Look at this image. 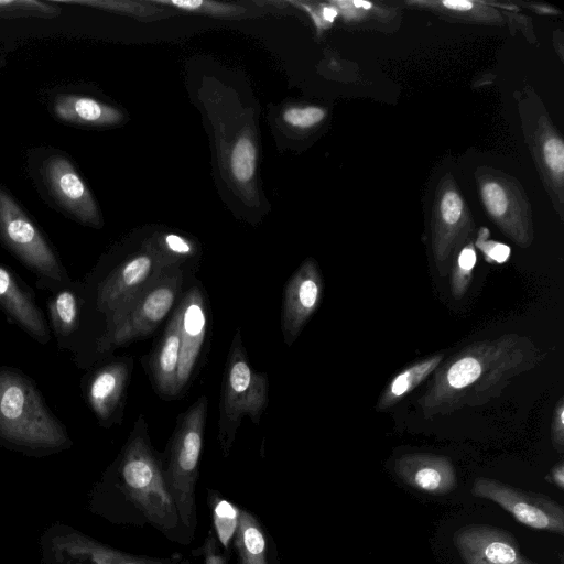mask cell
Here are the masks:
<instances>
[{
    "label": "cell",
    "instance_id": "obj_1",
    "mask_svg": "<svg viewBox=\"0 0 564 564\" xmlns=\"http://www.w3.org/2000/svg\"><path fill=\"white\" fill-rule=\"evenodd\" d=\"M545 357L530 337L514 333L474 341L438 365L417 404L429 420L482 405Z\"/></svg>",
    "mask_w": 564,
    "mask_h": 564
},
{
    "label": "cell",
    "instance_id": "obj_2",
    "mask_svg": "<svg viewBox=\"0 0 564 564\" xmlns=\"http://www.w3.org/2000/svg\"><path fill=\"white\" fill-rule=\"evenodd\" d=\"M119 470L128 498L144 518L162 531L176 529L181 523L177 510L142 414L123 448Z\"/></svg>",
    "mask_w": 564,
    "mask_h": 564
},
{
    "label": "cell",
    "instance_id": "obj_3",
    "mask_svg": "<svg viewBox=\"0 0 564 564\" xmlns=\"http://www.w3.org/2000/svg\"><path fill=\"white\" fill-rule=\"evenodd\" d=\"M0 437L36 449L62 448L69 442L33 382L6 368L0 369Z\"/></svg>",
    "mask_w": 564,
    "mask_h": 564
},
{
    "label": "cell",
    "instance_id": "obj_4",
    "mask_svg": "<svg viewBox=\"0 0 564 564\" xmlns=\"http://www.w3.org/2000/svg\"><path fill=\"white\" fill-rule=\"evenodd\" d=\"M268 402V375L251 367L238 329L231 340L221 382L218 440L224 455L231 448L242 419L247 415L259 424Z\"/></svg>",
    "mask_w": 564,
    "mask_h": 564
},
{
    "label": "cell",
    "instance_id": "obj_5",
    "mask_svg": "<svg viewBox=\"0 0 564 564\" xmlns=\"http://www.w3.org/2000/svg\"><path fill=\"white\" fill-rule=\"evenodd\" d=\"M208 400L198 398L178 416L169 444L164 479L174 500L180 522L191 528L195 513V485L204 442Z\"/></svg>",
    "mask_w": 564,
    "mask_h": 564
},
{
    "label": "cell",
    "instance_id": "obj_6",
    "mask_svg": "<svg viewBox=\"0 0 564 564\" xmlns=\"http://www.w3.org/2000/svg\"><path fill=\"white\" fill-rule=\"evenodd\" d=\"M182 284L181 267L161 271L107 321V330L99 340V349H113L152 334L172 311Z\"/></svg>",
    "mask_w": 564,
    "mask_h": 564
},
{
    "label": "cell",
    "instance_id": "obj_7",
    "mask_svg": "<svg viewBox=\"0 0 564 564\" xmlns=\"http://www.w3.org/2000/svg\"><path fill=\"white\" fill-rule=\"evenodd\" d=\"M0 241L37 274L62 281L64 270L34 221L0 185Z\"/></svg>",
    "mask_w": 564,
    "mask_h": 564
},
{
    "label": "cell",
    "instance_id": "obj_8",
    "mask_svg": "<svg viewBox=\"0 0 564 564\" xmlns=\"http://www.w3.org/2000/svg\"><path fill=\"white\" fill-rule=\"evenodd\" d=\"M471 495L497 503L530 529L564 535V508L543 494L481 476L474 480Z\"/></svg>",
    "mask_w": 564,
    "mask_h": 564
},
{
    "label": "cell",
    "instance_id": "obj_9",
    "mask_svg": "<svg viewBox=\"0 0 564 564\" xmlns=\"http://www.w3.org/2000/svg\"><path fill=\"white\" fill-rule=\"evenodd\" d=\"M36 175L44 192L62 212L85 225H99L96 203L66 154L48 152L39 162Z\"/></svg>",
    "mask_w": 564,
    "mask_h": 564
},
{
    "label": "cell",
    "instance_id": "obj_10",
    "mask_svg": "<svg viewBox=\"0 0 564 564\" xmlns=\"http://www.w3.org/2000/svg\"><path fill=\"white\" fill-rule=\"evenodd\" d=\"M453 544L464 564H541L521 552L511 532L495 525H463L453 533Z\"/></svg>",
    "mask_w": 564,
    "mask_h": 564
},
{
    "label": "cell",
    "instance_id": "obj_11",
    "mask_svg": "<svg viewBox=\"0 0 564 564\" xmlns=\"http://www.w3.org/2000/svg\"><path fill=\"white\" fill-rule=\"evenodd\" d=\"M324 291L323 276L314 259H306L284 288L281 327L284 341L291 346L318 308Z\"/></svg>",
    "mask_w": 564,
    "mask_h": 564
},
{
    "label": "cell",
    "instance_id": "obj_12",
    "mask_svg": "<svg viewBox=\"0 0 564 564\" xmlns=\"http://www.w3.org/2000/svg\"><path fill=\"white\" fill-rule=\"evenodd\" d=\"M177 308L181 336L177 393L181 394L192 380L209 326V307L203 289L195 285L186 290Z\"/></svg>",
    "mask_w": 564,
    "mask_h": 564
},
{
    "label": "cell",
    "instance_id": "obj_13",
    "mask_svg": "<svg viewBox=\"0 0 564 564\" xmlns=\"http://www.w3.org/2000/svg\"><path fill=\"white\" fill-rule=\"evenodd\" d=\"M164 269L147 249L117 267L100 284L97 306L110 319Z\"/></svg>",
    "mask_w": 564,
    "mask_h": 564
},
{
    "label": "cell",
    "instance_id": "obj_14",
    "mask_svg": "<svg viewBox=\"0 0 564 564\" xmlns=\"http://www.w3.org/2000/svg\"><path fill=\"white\" fill-rule=\"evenodd\" d=\"M393 469L404 484L429 495H446L457 487L455 467L444 455L403 454L394 460Z\"/></svg>",
    "mask_w": 564,
    "mask_h": 564
},
{
    "label": "cell",
    "instance_id": "obj_15",
    "mask_svg": "<svg viewBox=\"0 0 564 564\" xmlns=\"http://www.w3.org/2000/svg\"><path fill=\"white\" fill-rule=\"evenodd\" d=\"M50 549L55 564H173L123 554L76 532L53 536Z\"/></svg>",
    "mask_w": 564,
    "mask_h": 564
},
{
    "label": "cell",
    "instance_id": "obj_16",
    "mask_svg": "<svg viewBox=\"0 0 564 564\" xmlns=\"http://www.w3.org/2000/svg\"><path fill=\"white\" fill-rule=\"evenodd\" d=\"M0 306L29 335L45 344L48 326L33 299L20 286L10 270L0 264Z\"/></svg>",
    "mask_w": 564,
    "mask_h": 564
},
{
    "label": "cell",
    "instance_id": "obj_17",
    "mask_svg": "<svg viewBox=\"0 0 564 564\" xmlns=\"http://www.w3.org/2000/svg\"><path fill=\"white\" fill-rule=\"evenodd\" d=\"M180 355V311L176 306L148 362L155 389L163 397L178 395Z\"/></svg>",
    "mask_w": 564,
    "mask_h": 564
},
{
    "label": "cell",
    "instance_id": "obj_18",
    "mask_svg": "<svg viewBox=\"0 0 564 564\" xmlns=\"http://www.w3.org/2000/svg\"><path fill=\"white\" fill-rule=\"evenodd\" d=\"M131 362L115 361L98 369L91 377L87 398L89 405L102 421H110L118 412L130 378Z\"/></svg>",
    "mask_w": 564,
    "mask_h": 564
},
{
    "label": "cell",
    "instance_id": "obj_19",
    "mask_svg": "<svg viewBox=\"0 0 564 564\" xmlns=\"http://www.w3.org/2000/svg\"><path fill=\"white\" fill-rule=\"evenodd\" d=\"M51 112L61 122L77 127L110 126L121 118L120 112L99 100L73 93L53 97Z\"/></svg>",
    "mask_w": 564,
    "mask_h": 564
},
{
    "label": "cell",
    "instance_id": "obj_20",
    "mask_svg": "<svg viewBox=\"0 0 564 564\" xmlns=\"http://www.w3.org/2000/svg\"><path fill=\"white\" fill-rule=\"evenodd\" d=\"M443 360L444 355L437 354L404 368L386 386L377 401L376 410L383 412L398 404L416 387L423 383Z\"/></svg>",
    "mask_w": 564,
    "mask_h": 564
},
{
    "label": "cell",
    "instance_id": "obj_21",
    "mask_svg": "<svg viewBox=\"0 0 564 564\" xmlns=\"http://www.w3.org/2000/svg\"><path fill=\"white\" fill-rule=\"evenodd\" d=\"M234 535L240 564H269L263 531L251 513L239 511Z\"/></svg>",
    "mask_w": 564,
    "mask_h": 564
},
{
    "label": "cell",
    "instance_id": "obj_22",
    "mask_svg": "<svg viewBox=\"0 0 564 564\" xmlns=\"http://www.w3.org/2000/svg\"><path fill=\"white\" fill-rule=\"evenodd\" d=\"M145 249L159 261L163 269L181 267V263L195 253L194 245L176 234H165L155 241L147 242Z\"/></svg>",
    "mask_w": 564,
    "mask_h": 564
},
{
    "label": "cell",
    "instance_id": "obj_23",
    "mask_svg": "<svg viewBox=\"0 0 564 564\" xmlns=\"http://www.w3.org/2000/svg\"><path fill=\"white\" fill-rule=\"evenodd\" d=\"M54 328L58 335H68L77 325L79 306L74 292L63 290L50 304Z\"/></svg>",
    "mask_w": 564,
    "mask_h": 564
},
{
    "label": "cell",
    "instance_id": "obj_24",
    "mask_svg": "<svg viewBox=\"0 0 564 564\" xmlns=\"http://www.w3.org/2000/svg\"><path fill=\"white\" fill-rule=\"evenodd\" d=\"M477 263V254L473 245L464 246L456 256L451 271L449 286L455 300H460L467 292Z\"/></svg>",
    "mask_w": 564,
    "mask_h": 564
},
{
    "label": "cell",
    "instance_id": "obj_25",
    "mask_svg": "<svg viewBox=\"0 0 564 564\" xmlns=\"http://www.w3.org/2000/svg\"><path fill=\"white\" fill-rule=\"evenodd\" d=\"M61 14V8L52 1L0 0V18H54Z\"/></svg>",
    "mask_w": 564,
    "mask_h": 564
},
{
    "label": "cell",
    "instance_id": "obj_26",
    "mask_svg": "<svg viewBox=\"0 0 564 564\" xmlns=\"http://www.w3.org/2000/svg\"><path fill=\"white\" fill-rule=\"evenodd\" d=\"M257 151L249 138H240L231 152V172L237 181L249 182L256 171Z\"/></svg>",
    "mask_w": 564,
    "mask_h": 564
},
{
    "label": "cell",
    "instance_id": "obj_27",
    "mask_svg": "<svg viewBox=\"0 0 564 564\" xmlns=\"http://www.w3.org/2000/svg\"><path fill=\"white\" fill-rule=\"evenodd\" d=\"M239 511L240 510L227 500L220 499L214 503V524L218 539L225 547H228L235 534Z\"/></svg>",
    "mask_w": 564,
    "mask_h": 564
},
{
    "label": "cell",
    "instance_id": "obj_28",
    "mask_svg": "<svg viewBox=\"0 0 564 564\" xmlns=\"http://www.w3.org/2000/svg\"><path fill=\"white\" fill-rule=\"evenodd\" d=\"M325 117V111L318 107H292L284 111L283 120L292 127L306 129L315 126Z\"/></svg>",
    "mask_w": 564,
    "mask_h": 564
},
{
    "label": "cell",
    "instance_id": "obj_29",
    "mask_svg": "<svg viewBox=\"0 0 564 564\" xmlns=\"http://www.w3.org/2000/svg\"><path fill=\"white\" fill-rule=\"evenodd\" d=\"M482 199L489 213L495 217H501L508 208V199L503 188L494 182L482 187Z\"/></svg>",
    "mask_w": 564,
    "mask_h": 564
},
{
    "label": "cell",
    "instance_id": "obj_30",
    "mask_svg": "<svg viewBox=\"0 0 564 564\" xmlns=\"http://www.w3.org/2000/svg\"><path fill=\"white\" fill-rule=\"evenodd\" d=\"M463 212V203L458 194L447 192L441 203V216L443 221L452 227L459 223Z\"/></svg>",
    "mask_w": 564,
    "mask_h": 564
},
{
    "label": "cell",
    "instance_id": "obj_31",
    "mask_svg": "<svg viewBox=\"0 0 564 564\" xmlns=\"http://www.w3.org/2000/svg\"><path fill=\"white\" fill-rule=\"evenodd\" d=\"M551 441L554 449L563 454L564 452V398L557 401L551 422Z\"/></svg>",
    "mask_w": 564,
    "mask_h": 564
},
{
    "label": "cell",
    "instance_id": "obj_32",
    "mask_svg": "<svg viewBox=\"0 0 564 564\" xmlns=\"http://www.w3.org/2000/svg\"><path fill=\"white\" fill-rule=\"evenodd\" d=\"M544 159L549 167L556 174L564 170V145L557 138H551L544 143Z\"/></svg>",
    "mask_w": 564,
    "mask_h": 564
},
{
    "label": "cell",
    "instance_id": "obj_33",
    "mask_svg": "<svg viewBox=\"0 0 564 564\" xmlns=\"http://www.w3.org/2000/svg\"><path fill=\"white\" fill-rule=\"evenodd\" d=\"M476 245L485 254L488 262L503 263L509 259L510 248L507 245L497 241H487L482 235H480Z\"/></svg>",
    "mask_w": 564,
    "mask_h": 564
},
{
    "label": "cell",
    "instance_id": "obj_34",
    "mask_svg": "<svg viewBox=\"0 0 564 564\" xmlns=\"http://www.w3.org/2000/svg\"><path fill=\"white\" fill-rule=\"evenodd\" d=\"M161 3L171 4L186 11H199L217 14L232 12L235 9L232 7L205 1H161Z\"/></svg>",
    "mask_w": 564,
    "mask_h": 564
},
{
    "label": "cell",
    "instance_id": "obj_35",
    "mask_svg": "<svg viewBox=\"0 0 564 564\" xmlns=\"http://www.w3.org/2000/svg\"><path fill=\"white\" fill-rule=\"evenodd\" d=\"M545 479L560 490H564V462L560 460L555 464L546 475Z\"/></svg>",
    "mask_w": 564,
    "mask_h": 564
},
{
    "label": "cell",
    "instance_id": "obj_36",
    "mask_svg": "<svg viewBox=\"0 0 564 564\" xmlns=\"http://www.w3.org/2000/svg\"><path fill=\"white\" fill-rule=\"evenodd\" d=\"M443 4L453 10L466 11L470 10L473 3L464 0H447L443 1Z\"/></svg>",
    "mask_w": 564,
    "mask_h": 564
},
{
    "label": "cell",
    "instance_id": "obj_37",
    "mask_svg": "<svg viewBox=\"0 0 564 564\" xmlns=\"http://www.w3.org/2000/svg\"><path fill=\"white\" fill-rule=\"evenodd\" d=\"M337 15V11L334 9V8H324L323 10V17L325 20H327L328 22H332L334 21V19L336 18Z\"/></svg>",
    "mask_w": 564,
    "mask_h": 564
},
{
    "label": "cell",
    "instance_id": "obj_38",
    "mask_svg": "<svg viewBox=\"0 0 564 564\" xmlns=\"http://www.w3.org/2000/svg\"><path fill=\"white\" fill-rule=\"evenodd\" d=\"M354 4L356 7H361L364 9H370L371 8V3L366 2V1H354Z\"/></svg>",
    "mask_w": 564,
    "mask_h": 564
}]
</instances>
